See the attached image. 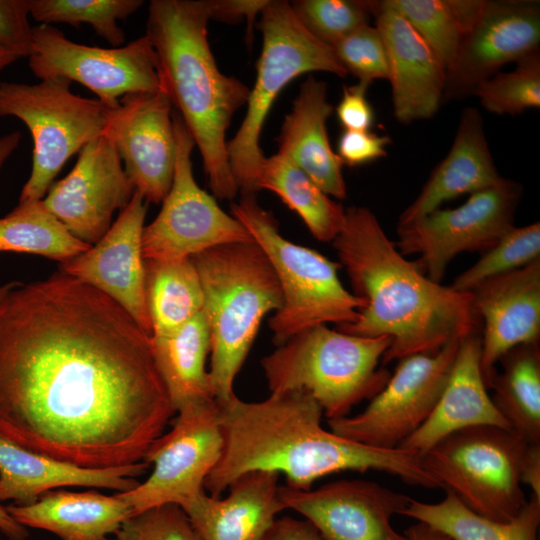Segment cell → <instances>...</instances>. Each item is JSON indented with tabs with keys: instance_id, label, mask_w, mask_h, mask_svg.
<instances>
[{
	"instance_id": "6da1fadb",
	"label": "cell",
	"mask_w": 540,
	"mask_h": 540,
	"mask_svg": "<svg viewBox=\"0 0 540 540\" xmlns=\"http://www.w3.org/2000/svg\"><path fill=\"white\" fill-rule=\"evenodd\" d=\"M176 411L151 335L63 272L0 299V437L88 468L142 462Z\"/></svg>"
},
{
	"instance_id": "7a4b0ae2",
	"label": "cell",
	"mask_w": 540,
	"mask_h": 540,
	"mask_svg": "<svg viewBox=\"0 0 540 540\" xmlns=\"http://www.w3.org/2000/svg\"><path fill=\"white\" fill-rule=\"evenodd\" d=\"M217 404L223 449L204 483L211 496L220 497L239 476L253 471L283 474L286 486L300 490L347 470H376L412 485L440 488L417 452L378 449L324 429L323 410L307 392L270 393L258 402L234 394Z\"/></svg>"
},
{
	"instance_id": "3957f363",
	"label": "cell",
	"mask_w": 540,
	"mask_h": 540,
	"mask_svg": "<svg viewBox=\"0 0 540 540\" xmlns=\"http://www.w3.org/2000/svg\"><path fill=\"white\" fill-rule=\"evenodd\" d=\"M353 294L364 299L354 323L337 330L361 337L390 338L381 363L435 352L454 340L479 334L481 320L472 294L434 282L408 261L367 207L346 209L332 241Z\"/></svg>"
},
{
	"instance_id": "277c9868",
	"label": "cell",
	"mask_w": 540,
	"mask_h": 540,
	"mask_svg": "<svg viewBox=\"0 0 540 540\" xmlns=\"http://www.w3.org/2000/svg\"><path fill=\"white\" fill-rule=\"evenodd\" d=\"M210 19L209 0H152L145 35L156 53L162 90L200 151L214 197L230 200L239 190L226 131L250 89L219 70L208 42Z\"/></svg>"
},
{
	"instance_id": "5b68a950",
	"label": "cell",
	"mask_w": 540,
	"mask_h": 540,
	"mask_svg": "<svg viewBox=\"0 0 540 540\" xmlns=\"http://www.w3.org/2000/svg\"><path fill=\"white\" fill-rule=\"evenodd\" d=\"M200 277L210 330L211 388L217 402L234 395L263 318L279 310L283 295L275 272L255 242L220 245L191 257Z\"/></svg>"
},
{
	"instance_id": "8992f818",
	"label": "cell",
	"mask_w": 540,
	"mask_h": 540,
	"mask_svg": "<svg viewBox=\"0 0 540 540\" xmlns=\"http://www.w3.org/2000/svg\"><path fill=\"white\" fill-rule=\"evenodd\" d=\"M390 338L361 337L326 325L305 329L261 359L270 393L304 391L327 420L348 416L364 399H371L391 373L378 367Z\"/></svg>"
},
{
	"instance_id": "52a82bcc",
	"label": "cell",
	"mask_w": 540,
	"mask_h": 540,
	"mask_svg": "<svg viewBox=\"0 0 540 540\" xmlns=\"http://www.w3.org/2000/svg\"><path fill=\"white\" fill-rule=\"evenodd\" d=\"M230 208L231 215L262 249L278 279L283 303L268 321L276 346L314 326L357 320L365 301L343 286L339 262L284 238L277 220L259 205L255 194H242Z\"/></svg>"
},
{
	"instance_id": "ba28073f",
	"label": "cell",
	"mask_w": 540,
	"mask_h": 540,
	"mask_svg": "<svg viewBox=\"0 0 540 540\" xmlns=\"http://www.w3.org/2000/svg\"><path fill=\"white\" fill-rule=\"evenodd\" d=\"M260 15L258 27L263 41L255 84L248 96L244 119L227 141L229 165L242 194L258 191L257 178L265 157L259 145L260 135L282 89L308 72L348 75L332 47L312 36L299 22L290 2L268 1Z\"/></svg>"
},
{
	"instance_id": "9c48e42d",
	"label": "cell",
	"mask_w": 540,
	"mask_h": 540,
	"mask_svg": "<svg viewBox=\"0 0 540 540\" xmlns=\"http://www.w3.org/2000/svg\"><path fill=\"white\" fill-rule=\"evenodd\" d=\"M65 78L0 83V117L20 119L33 139L31 174L18 204L41 201L67 160L103 134L110 108L71 91Z\"/></svg>"
},
{
	"instance_id": "30bf717a",
	"label": "cell",
	"mask_w": 540,
	"mask_h": 540,
	"mask_svg": "<svg viewBox=\"0 0 540 540\" xmlns=\"http://www.w3.org/2000/svg\"><path fill=\"white\" fill-rule=\"evenodd\" d=\"M526 445L511 429L475 426L451 433L420 456L440 487L468 509L509 521L527 503L520 479Z\"/></svg>"
},
{
	"instance_id": "8fae6325",
	"label": "cell",
	"mask_w": 540,
	"mask_h": 540,
	"mask_svg": "<svg viewBox=\"0 0 540 540\" xmlns=\"http://www.w3.org/2000/svg\"><path fill=\"white\" fill-rule=\"evenodd\" d=\"M176 414L171 429L145 454L143 461L152 466L148 478L117 492L133 515L165 504L183 508L205 491V480L221 457L223 437L215 399L186 404Z\"/></svg>"
},
{
	"instance_id": "7c38bea8",
	"label": "cell",
	"mask_w": 540,
	"mask_h": 540,
	"mask_svg": "<svg viewBox=\"0 0 540 540\" xmlns=\"http://www.w3.org/2000/svg\"><path fill=\"white\" fill-rule=\"evenodd\" d=\"M176 159L172 184L156 218L142 233L145 260L191 258L211 248L254 242L233 215L196 183L191 162L194 140L177 112L172 114Z\"/></svg>"
},
{
	"instance_id": "4fadbf2b",
	"label": "cell",
	"mask_w": 540,
	"mask_h": 540,
	"mask_svg": "<svg viewBox=\"0 0 540 540\" xmlns=\"http://www.w3.org/2000/svg\"><path fill=\"white\" fill-rule=\"evenodd\" d=\"M435 352L406 356L384 388L356 415L327 420L330 430L346 439L378 448L395 449L433 411L448 380L459 343Z\"/></svg>"
},
{
	"instance_id": "5bb4252c",
	"label": "cell",
	"mask_w": 540,
	"mask_h": 540,
	"mask_svg": "<svg viewBox=\"0 0 540 540\" xmlns=\"http://www.w3.org/2000/svg\"><path fill=\"white\" fill-rule=\"evenodd\" d=\"M28 65L41 80L78 82L110 109L127 94L163 92L156 53L146 35L125 46L100 48L73 42L61 30L41 24L33 27Z\"/></svg>"
},
{
	"instance_id": "9a60e30c",
	"label": "cell",
	"mask_w": 540,
	"mask_h": 540,
	"mask_svg": "<svg viewBox=\"0 0 540 540\" xmlns=\"http://www.w3.org/2000/svg\"><path fill=\"white\" fill-rule=\"evenodd\" d=\"M522 196L521 185L511 179L470 194L453 209H436L412 225L397 230L395 242L403 255L418 254L420 270L441 283L451 260L462 252L490 249L514 226Z\"/></svg>"
},
{
	"instance_id": "2e32d148",
	"label": "cell",
	"mask_w": 540,
	"mask_h": 540,
	"mask_svg": "<svg viewBox=\"0 0 540 540\" xmlns=\"http://www.w3.org/2000/svg\"><path fill=\"white\" fill-rule=\"evenodd\" d=\"M134 192L117 150L101 135L81 149L72 170L51 185L42 203L72 236L91 246Z\"/></svg>"
},
{
	"instance_id": "e0dca14e",
	"label": "cell",
	"mask_w": 540,
	"mask_h": 540,
	"mask_svg": "<svg viewBox=\"0 0 540 540\" xmlns=\"http://www.w3.org/2000/svg\"><path fill=\"white\" fill-rule=\"evenodd\" d=\"M172 104L162 92L123 96L110 109L103 136L124 162V170L145 202L162 203L170 190L176 159Z\"/></svg>"
},
{
	"instance_id": "ac0fdd59",
	"label": "cell",
	"mask_w": 540,
	"mask_h": 540,
	"mask_svg": "<svg viewBox=\"0 0 540 540\" xmlns=\"http://www.w3.org/2000/svg\"><path fill=\"white\" fill-rule=\"evenodd\" d=\"M540 3L485 0L447 70L443 102L472 96L509 63L540 49Z\"/></svg>"
},
{
	"instance_id": "d6986e66",
	"label": "cell",
	"mask_w": 540,
	"mask_h": 540,
	"mask_svg": "<svg viewBox=\"0 0 540 540\" xmlns=\"http://www.w3.org/2000/svg\"><path fill=\"white\" fill-rule=\"evenodd\" d=\"M285 509L301 514L325 540H410L391 524L412 498L378 483L344 479L316 489L279 486Z\"/></svg>"
},
{
	"instance_id": "ffe728a7",
	"label": "cell",
	"mask_w": 540,
	"mask_h": 540,
	"mask_svg": "<svg viewBox=\"0 0 540 540\" xmlns=\"http://www.w3.org/2000/svg\"><path fill=\"white\" fill-rule=\"evenodd\" d=\"M146 212L145 200L135 191L107 233L60 268L111 298L151 335L142 252Z\"/></svg>"
},
{
	"instance_id": "44dd1931",
	"label": "cell",
	"mask_w": 540,
	"mask_h": 540,
	"mask_svg": "<svg viewBox=\"0 0 540 540\" xmlns=\"http://www.w3.org/2000/svg\"><path fill=\"white\" fill-rule=\"evenodd\" d=\"M470 293L483 325L480 366L489 390L504 354L518 345L539 342L540 259L490 278Z\"/></svg>"
},
{
	"instance_id": "7402d4cb",
	"label": "cell",
	"mask_w": 540,
	"mask_h": 540,
	"mask_svg": "<svg viewBox=\"0 0 540 540\" xmlns=\"http://www.w3.org/2000/svg\"><path fill=\"white\" fill-rule=\"evenodd\" d=\"M368 3L386 50L395 118L401 124L432 118L443 102L445 66L402 15L383 0Z\"/></svg>"
},
{
	"instance_id": "603a6c76",
	"label": "cell",
	"mask_w": 540,
	"mask_h": 540,
	"mask_svg": "<svg viewBox=\"0 0 540 540\" xmlns=\"http://www.w3.org/2000/svg\"><path fill=\"white\" fill-rule=\"evenodd\" d=\"M149 465L144 461L108 468L67 463L18 446L0 437V503L26 505L62 487H93L125 492L138 485L136 477Z\"/></svg>"
},
{
	"instance_id": "cb8c5ba5",
	"label": "cell",
	"mask_w": 540,
	"mask_h": 540,
	"mask_svg": "<svg viewBox=\"0 0 540 540\" xmlns=\"http://www.w3.org/2000/svg\"><path fill=\"white\" fill-rule=\"evenodd\" d=\"M481 336L461 339L446 385L427 420L399 448L422 455L444 437L475 426L510 429L483 380Z\"/></svg>"
},
{
	"instance_id": "d4e9b609",
	"label": "cell",
	"mask_w": 540,
	"mask_h": 540,
	"mask_svg": "<svg viewBox=\"0 0 540 540\" xmlns=\"http://www.w3.org/2000/svg\"><path fill=\"white\" fill-rule=\"evenodd\" d=\"M503 178L493 160L479 110L465 107L449 152L433 169L415 200L401 213L397 230L439 209L445 201L490 188Z\"/></svg>"
},
{
	"instance_id": "484cf974",
	"label": "cell",
	"mask_w": 540,
	"mask_h": 540,
	"mask_svg": "<svg viewBox=\"0 0 540 540\" xmlns=\"http://www.w3.org/2000/svg\"><path fill=\"white\" fill-rule=\"evenodd\" d=\"M278 478L273 472H248L229 485L226 497L203 491L182 509L202 540H263L285 510Z\"/></svg>"
},
{
	"instance_id": "4316f807",
	"label": "cell",
	"mask_w": 540,
	"mask_h": 540,
	"mask_svg": "<svg viewBox=\"0 0 540 540\" xmlns=\"http://www.w3.org/2000/svg\"><path fill=\"white\" fill-rule=\"evenodd\" d=\"M333 110L327 84L308 76L284 117L278 154L304 171L330 197L345 199L343 165L330 145L326 126Z\"/></svg>"
},
{
	"instance_id": "83f0119b",
	"label": "cell",
	"mask_w": 540,
	"mask_h": 540,
	"mask_svg": "<svg viewBox=\"0 0 540 540\" xmlns=\"http://www.w3.org/2000/svg\"><path fill=\"white\" fill-rule=\"evenodd\" d=\"M6 509L24 527L49 531L61 540H108L133 515L117 493L109 496L94 490L50 491L31 504Z\"/></svg>"
},
{
	"instance_id": "f1b7e54d",
	"label": "cell",
	"mask_w": 540,
	"mask_h": 540,
	"mask_svg": "<svg viewBox=\"0 0 540 540\" xmlns=\"http://www.w3.org/2000/svg\"><path fill=\"white\" fill-rule=\"evenodd\" d=\"M151 348L175 411L195 401L215 399L206 370L211 343L203 311L169 334L151 336Z\"/></svg>"
},
{
	"instance_id": "f546056e",
	"label": "cell",
	"mask_w": 540,
	"mask_h": 540,
	"mask_svg": "<svg viewBox=\"0 0 540 540\" xmlns=\"http://www.w3.org/2000/svg\"><path fill=\"white\" fill-rule=\"evenodd\" d=\"M444 490L445 497L437 503L411 499L402 515L426 523L453 540H537L540 498L533 494L516 517L497 521L478 515Z\"/></svg>"
},
{
	"instance_id": "4dcf8cb0",
	"label": "cell",
	"mask_w": 540,
	"mask_h": 540,
	"mask_svg": "<svg viewBox=\"0 0 540 540\" xmlns=\"http://www.w3.org/2000/svg\"><path fill=\"white\" fill-rule=\"evenodd\" d=\"M491 397L511 430L526 443L540 444V346L539 342L518 345L499 362Z\"/></svg>"
},
{
	"instance_id": "1f68e13d",
	"label": "cell",
	"mask_w": 540,
	"mask_h": 540,
	"mask_svg": "<svg viewBox=\"0 0 540 540\" xmlns=\"http://www.w3.org/2000/svg\"><path fill=\"white\" fill-rule=\"evenodd\" d=\"M257 189L274 192L300 216L319 241L332 242L344 225L346 209L304 171L278 153L263 158Z\"/></svg>"
},
{
	"instance_id": "d6a6232c",
	"label": "cell",
	"mask_w": 540,
	"mask_h": 540,
	"mask_svg": "<svg viewBox=\"0 0 540 540\" xmlns=\"http://www.w3.org/2000/svg\"><path fill=\"white\" fill-rule=\"evenodd\" d=\"M145 298L151 336L169 334L202 312L203 289L192 259L145 260Z\"/></svg>"
},
{
	"instance_id": "836d02e7",
	"label": "cell",
	"mask_w": 540,
	"mask_h": 540,
	"mask_svg": "<svg viewBox=\"0 0 540 540\" xmlns=\"http://www.w3.org/2000/svg\"><path fill=\"white\" fill-rule=\"evenodd\" d=\"M485 0H383L402 15L435 52L446 71Z\"/></svg>"
},
{
	"instance_id": "e575fe53",
	"label": "cell",
	"mask_w": 540,
	"mask_h": 540,
	"mask_svg": "<svg viewBox=\"0 0 540 540\" xmlns=\"http://www.w3.org/2000/svg\"><path fill=\"white\" fill-rule=\"evenodd\" d=\"M89 247L72 236L42 200L18 204L0 218V253L34 254L64 263Z\"/></svg>"
},
{
	"instance_id": "d590c367",
	"label": "cell",
	"mask_w": 540,
	"mask_h": 540,
	"mask_svg": "<svg viewBox=\"0 0 540 540\" xmlns=\"http://www.w3.org/2000/svg\"><path fill=\"white\" fill-rule=\"evenodd\" d=\"M141 0H29L30 16L44 25L66 23L92 26L112 46L121 47L125 33L118 24L136 12Z\"/></svg>"
},
{
	"instance_id": "8d00e7d4",
	"label": "cell",
	"mask_w": 540,
	"mask_h": 540,
	"mask_svg": "<svg viewBox=\"0 0 540 540\" xmlns=\"http://www.w3.org/2000/svg\"><path fill=\"white\" fill-rule=\"evenodd\" d=\"M473 96L488 112L515 116L540 107V49L515 63L508 72H498L479 84Z\"/></svg>"
},
{
	"instance_id": "74e56055",
	"label": "cell",
	"mask_w": 540,
	"mask_h": 540,
	"mask_svg": "<svg viewBox=\"0 0 540 540\" xmlns=\"http://www.w3.org/2000/svg\"><path fill=\"white\" fill-rule=\"evenodd\" d=\"M540 259V223L510 228L471 267L455 277L451 288L470 293L482 282Z\"/></svg>"
},
{
	"instance_id": "f35d334b",
	"label": "cell",
	"mask_w": 540,
	"mask_h": 540,
	"mask_svg": "<svg viewBox=\"0 0 540 540\" xmlns=\"http://www.w3.org/2000/svg\"><path fill=\"white\" fill-rule=\"evenodd\" d=\"M290 6L303 27L329 46L369 24L371 16L368 1L362 0H297Z\"/></svg>"
},
{
	"instance_id": "ab89813d",
	"label": "cell",
	"mask_w": 540,
	"mask_h": 540,
	"mask_svg": "<svg viewBox=\"0 0 540 540\" xmlns=\"http://www.w3.org/2000/svg\"><path fill=\"white\" fill-rule=\"evenodd\" d=\"M348 74L372 83L388 79V62L382 36L376 26L362 25L331 46Z\"/></svg>"
},
{
	"instance_id": "60d3db41",
	"label": "cell",
	"mask_w": 540,
	"mask_h": 540,
	"mask_svg": "<svg viewBox=\"0 0 540 540\" xmlns=\"http://www.w3.org/2000/svg\"><path fill=\"white\" fill-rule=\"evenodd\" d=\"M116 540H202L187 514L176 504H165L129 517Z\"/></svg>"
},
{
	"instance_id": "b9f144b4",
	"label": "cell",
	"mask_w": 540,
	"mask_h": 540,
	"mask_svg": "<svg viewBox=\"0 0 540 540\" xmlns=\"http://www.w3.org/2000/svg\"><path fill=\"white\" fill-rule=\"evenodd\" d=\"M29 0H0V50L29 57L33 27L29 22Z\"/></svg>"
},
{
	"instance_id": "7bdbcfd3",
	"label": "cell",
	"mask_w": 540,
	"mask_h": 540,
	"mask_svg": "<svg viewBox=\"0 0 540 540\" xmlns=\"http://www.w3.org/2000/svg\"><path fill=\"white\" fill-rule=\"evenodd\" d=\"M391 141L389 136L378 135L370 130H343L336 154L342 165L360 166L386 157Z\"/></svg>"
},
{
	"instance_id": "ee69618b",
	"label": "cell",
	"mask_w": 540,
	"mask_h": 540,
	"mask_svg": "<svg viewBox=\"0 0 540 540\" xmlns=\"http://www.w3.org/2000/svg\"><path fill=\"white\" fill-rule=\"evenodd\" d=\"M370 83L358 81L343 86L342 96L335 108L336 116L344 130L366 131L374 123V109L367 97Z\"/></svg>"
},
{
	"instance_id": "f6af8a7d",
	"label": "cell",
	"mask_w": 540,
	"mask_h": 540,
	"mask_svg": "<svg viewBox=\"0 0 540 540\" xmlns=\"http://www.w3.org/2000/svg\"><path fill=\"white\" fill-rule=\"evenodd\" d=\"M211 18L230 23L247 20V36L251 37L255 18L264 9L265 0H209Z\"/></svg>"
},
{
	"instance_id": "bcb514c9",
	"label": "cell",
	"mask_w": 540,
	"mask_h": 540,
	"mask_svg": "<svg viewBox=\"0 0 540 540\" xmlns=\"http://www.w3.org/2000/svg\"><path fill=\"white\" fill-rule=\"evenodd\" d=\"M263 540H325L308 520L277 518Z\"/></svg>"
},
{
	"instance_id": "7dc6e473",
	"label": "cell",
	"mask_w": 540,
	"mask_h": 540,
	"mask_svg": "<svg viewBox=\"0 0 540 540\" xmlns=\"http://www.w3.org/2000/svg\"><path fill=\"white\" fill-rule=\"evenodd\" d=\"M522 484L528 485L532 494L540 498V444L527 443L520 467Z\"/></svg>"
},
{
	"instance_id": "c3c4849f",
	"label": "cell",
	"mask_w": 540,
	"mask_h": 540,
	"mask_svg": "<svg viewBox=\"0 0 540 540\" xmlns=\"http://www.w3.org/2000/svg\"><path fill=\"white\" fill-rule=\"evenodd\" d=\"M0 531L9 540H25L29 534L27 528L18 523L1 503Z\"/></svg>"
},
{
	"instance_id": "681fc988",
	"label": "cell",
	"mask_w": 540,
	"mask_h": 540,
	"mask_svg": "<svg viewBox=\"0 0 540 540\" xmlns=\"http://www.w3.org/2000/svg\"><path fill=\"white\" fill-rule=\"evenodd\" d=\"M404 534L410 540H453L448 535L423 522L410 526L404 531Z\"/></svg>"
},
{
	"instance_id": "f907efd6",
	"label": "cell",
	"mask_w": 540,
	"mask_h": 540,
	"mask_svg": "<svg viewBox=\"0 0 540 540\" xmlns=\"http://www.w3.org/2000/svg\"><path fill=\"white\" fill-rule=\"evenodd\" d=\"M21 141V133L13 131L0 137V171Z\"/></svg>"
},
{
	"instance_id": "816d5d0a",
	"label": "cell",
	"mask_w": 540,
	"mask_h": 540,
	"mask_svg": "<svg viewBox=\"0 0 540 540\" xmlns=\"http://www.w3.org/2000/svg\"><path fill=\"white\" fill-rule=\"evenodd\" d=\"M17 60L19 58L16 55L0 50V72Z\"/></svg>"
},
{
	"instance_id": "f5cc1de1",
	"label": "cell",
	"mask_w": 540,
	"mask_h": 540,
	"mask_svg": "<svg viewBox=\"0 0 540 540\" xmlns=\"http://www.w3.org/2000/svg\"><path fill=\"white\" fill-rule=\"evenodd\" d=\"M18 282H9L3 285H0V299L8 293L14 286H16Z\"/></svg>"
},
{
	"instance_id": "db71d44e",
	"label": "cell",
	"mask_w": 540,
	"mask_h": 540,
	"mask_svg": "<svg viewBox=\"0 0 540 540\" xmlns=\"http://www.w3.org/2000/svg\"><path fill=\"white\" fill-rule=\"evenodd\" d=\"M1 540V539H0Z\"/></svg>"
}]
</instances>
